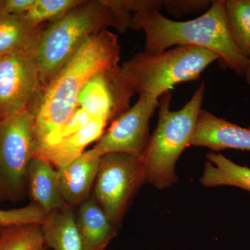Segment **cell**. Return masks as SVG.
I'll use <instances>...</instances> for the list:
<instances>
[{
    "instance_id": "1",
    "label": "cell",
    "mask_w": 250,
    "mask_h": 250,
    "mask_svg": "<svg viewBox=\"0 0 250 250\" xmlns=\"http://www.w3.org/2000/svg\"><path fill=\"white\" fill-rule=\"evenodd\" d=\"M130 28L146 35L145 52L161 53L176 46H194L214 52L222 66L245 75L247 57L233 42L225 16V0L212 1L207 12L195 19L175 21L159 11L132 15Z\"/></svg>"
},
{
    "instance_id": "2",
    "label": "cell",
    "mask_w": 250,
    "mask_h": 250,
    "mask_svg": "<svg viewBox=\"0 0 250 250\" xmlns=\"http://www.w3.org/2000/svg\"><path fill=\"white\" fill-rule=\"evenodd\" d=\"M121 46L105 29L92 36L42 92L36 111V147L68 121L88 81L106 67L118 65Z\"/></svg>"
},
{
    "instance_id": "3",
    "label": "cell",
    "mask_w": 250,
    "mask_h": 250,
    "mask_svg": "<svg viewBox=\"0 0 250 250\" xmlns=\"http://www.w3.org/2000/svg\"><path fill=\"white\" fill-rule=\"evenodd\" d=\"M108 27L118 29L107 0H83L45 25L34 47L42 92L88 39Z\"/></svg>"
},
{
    "instance_id": "4",
    "label": "cell",
    "mask_w": 250,
    "mask_h": 250,
    "mask_svg": "<svg viewBox=\"0 0 250 250\" xmlns=\"http://www.w3.org/2000/svg\"><path fill=\"white\" fill-rule=\"evenodd\" d=\"M205 93V82L178 111L170 108L172 95L159 98V122L145 152L140 156L147 182L158 189L170 187L177 181L175 166L191 139Z\"/></svg>"
},
{
    "instance_id": "5",
    "label": "cell",
    "mask_w": 250,
    "mask_h": 250,
    "mask_svg": "<svg viewBox=\"0 0 250 250\" xmlns=\"http://www.w3.org/2000/svg\"><path fill=\"white\" fill-rule=\"evenodd\" d=\"M220 58L211 51L194 46H176L161 53L140 52L121 67L134 95L159 99L174 85L199 80L202 72Z\"/></svg>"
},
{
    "instance_id": "6",
    "label": "cell",
    "mask_w": 250,
    "mask_h": 250,
    "mask_svg": "<svg viewBox=\"0 0 250 250\" xmlns=\"http://www.w3.org/2000/svg\"><path fill=\"white\" fill-rule=\"evenodd\" d=\"M36 112L24 109L0 119V200H22L28 165L36 149Z\"/></svg>"
},
{
    "instance_id": "7",
    "label": "cell",
    "mask_w": 250,
    "mask_h": 250,
    "mask_svg": "<svg viewBox=\"0 0 250 250\" xmlns=\"http://www.w3.org/2000/svg\"><path fill=\"white\" fill-rule=\"evenodd\" d=\"M147 182L140 156L111 153L100 158L92 197L120 227L135 195Z\"/></svg>"
},
{
    "instance_id": "8",
    "label": "cell",
    "mask_w": 250,
    "mask_h": 250,
    "mask_svg": "<svg viewBox=\"0 0 250 250\" xmlns=\"http://www.w3.org/2000/svg\"><path fill=\"white\" fill-rule=\"evenodd\" d=\"M42 94L34 48L0 57V119L28 108L36 112Z\"/></svg>"
},
{
    "instance_id": "9",
    "label": "cell",
    "mask_w": 250,
    "mask_h": 250,
    "mask_svg": "<svg viewBox=\"0 0 250 250\" xmlns=\"http://www.w3.org/2000/svg\"><path fill=\"white\" fill-rule=\"evenodd\" d=\"M159 99L140 95L130 107L110 125L92 149L100 157L111 153H125L141 156L149 143V121Z\"/></svg>"
},
{
    "instance_id": "10",
    "label": "cell",
    "mask_w": 250,
    "mask_h": 250,
    "mask_svg": "<svg viewBox=\"0 0 250 250\" xmlns=\"http://www.w3.org/2000/svg\"><path fill=\"white\" fill-rule=\"evenodd\" d=\"M190 144L213 151L233 149L250 152V126L243 127L202 109Z\"/></svg>"
},
{
    "instance_id": "11",
    "label": "cell",
    "mask_w": 250,
    "mask_h": 250,
    "mask_svg": "<svg viewBox=\"0 0 250 250\" xmlns=\"http://www.w3.org/2000/svg\"><path fill=\"white\" fill-rule=\"evenodd\" d=\"M100 158L90 149L68 165L57 168L59 189L66 205L75 208L91 197Z\"/></svg>"
},
{
    "instance_id": "12",
    "label": "cell",
    "mask_w": 250,
    "mask_h": 250,
    "mask_svg": "<svg viewBox=\"0 0 250 250\" xmlns=\"http://www.w3.org/2000/svg\"><path fill=\"white\" fill-rule=\"evenodd\" d=\"M109 124L111 123L106 118H96L80 131L38 149L34 157L42 158L57 168L66 166L80 157L90 144L97 142Z\"/></svg>"
},
{
    "instance_id": "13",
    "label": "cell",
    "mask_w": 250,
    "mask_h": 250,
    "mask_svg": "<svg viewBox=\"0 0 250 250\" xmlns=\"http://www.w3.org/2000/svg\"><path fill=\"white\" fill-rule=\"evenodd\" d=\"M26 190L31 202L37 204L46 213L66 205L59 187L58 170L40 157H33L26 174Z\"/></svg>"
},
{
    "instance_id": "14",
    "label": "cell",
    "mask_w": 250,
    "mask_h": 250,
    "mask_svg": "<svg viewBox=\"0 0 250 250\" xmlns=\"http://www.w3.org/2000/svg\"><path fill=\"white\" fill-rule=\"evenodd\" d=\"M75 221L83 250H104L118 232V227L92 195L79 206Z\"/></svg>"
},
{
    "instance_id": "15",
    "label": "cell",
    "mask_w": 250,
    "mask_h": 250,
    "mask_svg": "<svg viewBox=\"0 0 250 250\" xmlns=\"http://www.w3.org/2000/svg\"><path fill=\"white\" fill-rule=\"evenodd\" d=\"M44 244L52 250H83L74 207L65 205L46 215L41 225Z\"/></svg>"
},
{
    "instance_id": "16",
    "label": "cell",
    "mask_w": 250,
    "mask_h": 250,
    "mask_svg": "<svg viewBox=\"0 0 250 250\" xmlns=\"http://www.w3.org/2000/svg\"><path fill=\"white\" fill-rule=\"evenodd\" d=\"M200 183L206 187L229 186L250 192V168L235 164L221 154L209 152L206 156Z\"/></svg>"
},
{
    "instance_id": "17",
    "label": "cell",
    "mask_w": 250,
    "mask_h": 250,
    "mask_svg": "<svg viewBox=\"0 0 250 250\" xmlns=\"http://www.w3.org/2000/svg\"><path fill=\"white\" fill-rule=\"evenodd\" d=\"M46 24L35 27L28 22L22 15L0 12V57L34 48Z\"/></svg>"
},
{
    "instance_id": "18",
    "label": "cell",
    "mask_w": 250,
    "mask_h": 250,
    "mask_svg": "<svg viewBox=\"0 0 250 250\" xmlns=\"http://www.w3.org/2000/svg\"><path fill=\"white\" fill-rule=\"evenodd\" d=\"M225 16L233 42L247 57L250 49V0H225Z\"/></svg>"
},
{
    "instance_id": "19",
    "label": "cell",
    "mask_w": 250,
    "mask_h": 250,
    "mask_svg": "<svg viewBox=\"0 0 250 250\" xmlns=\"http://www.w3.org/2000/svg\"><path fill=\"white\" fill-rule=\"evenodd\" d=\"M43 246L39 224L7 227L0 233V250H39Z\"/></svg>"
},
{
    "instance_id": "20",
    "label": "cell",
    "mask_w": 250,
    "mask_h": 250,
    "mask_svg": "<svg viewBox=\"0 0 250 250\" xmlns=\"http://www.w3.org/2000/svg\"><path fill=\"white\" fill-rule=\"evenodd\" d=\"M83 0H35L26 14L22 15L28 22L35 27L45 25L62 18L80 4Z\"/></svg>"
},
{
    "instance_id": "21",
    "label": "cell",
    "mask_w": 250,
    "mask_h": 250,
    "mask_svg": "<svg viewBox=\"0 0 250 250\" xmlns=\"http://www.w3.org/2000/svg\"><path fill=\"white\" fill-rule=\"evenodd\" d=\"M47 213L42 208L31 202L22 208L11 210L0 209V227L7 228L14 225L39 224L42 225Z\"/></svg>"
},
{
    "instance_id": "22",
    "label": "cell",
    "mask_w": 250,
    "mask_h": 250,
    "mask_svg": "<svg viewBox=\"0 0 250 250\" xmlns=\"http://www.w3.org/2000/svg\"><path fill=\"white\" fill-rule=\"evenodd\" d=\"M211 4L212 1H163V8L178 17L182 15L201 11Z\"/></svg>"
},
{
    "instance_id": "23",
    "label": "cell",
    "mask_w": 250,
    "mask_h": 250,
    "mask_svg": "<svg viewBox=\"0 0 250 250\" xmlns=\"http://www.w3.org/2000/svg\"><path fill=\"white\" fill-rule=\"evenodd\" d=\"M35 0H0V12L22 16L31 9Z\"/></svg>"
},
{
    "instance_id": "24",
    "label": "cell",
    "mask_w": 250,
    "mask_h": 250,
    "mask_svg": "<svg viewBox=\"0 0 250 250\" xmlns=\"http://www.w3.org/2000/svg\"><path fill=\"white\" fill-rule=\"evenodd\" d=\"M247 83L250 85V49L247 55V65L246 72L244 75Z\"/></svg>"
},
{
    "instance_id": "25",
    "label": "cell",
    "mask_w": 250,
    "mask_h": 250,
    "mask_svg": "<svg viewBox=\"0 0 250 250\" xmlns=\"http://www.w3.org/2000/svg\"><path fill=\"white\" fill-rule=\"evenodd\" d=\"M48 250L47 248H46L45 246L42 247V248H41L40 250Z\"/></svg>"
},
{
    "instance_id": "26",
    "label": "cell",
    "mask_w": 250,
    "mask_h": 250,
    "mask_svg": "<svg viewBox=\"0 0 250 250\" xmlns=\"http://www.w3.org/2000/svg\"><path fill=\"white\" fill-rule=\"evenodd\" d=\"M1 230H2V228H0V233H1Z\"/></svg>"
}]
</instances>
